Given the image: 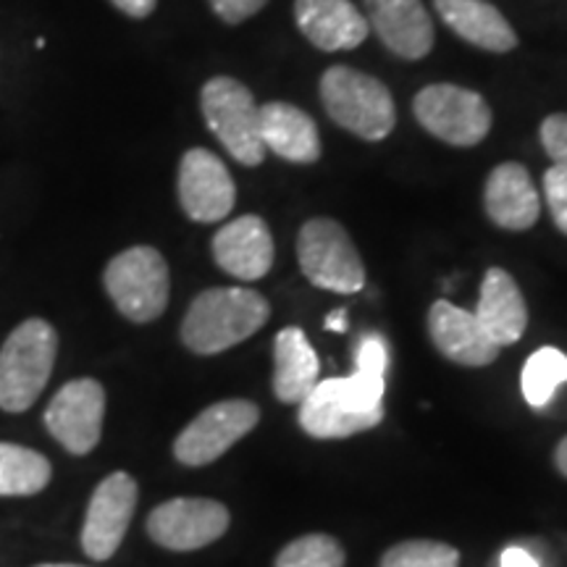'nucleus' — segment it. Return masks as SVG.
Wrapping results in <instances>:
<instances>
[{"label":"nucleus","mask_w":567,"mask_h":567,"mask_svg":"<svg viewBox=\"0 0 567 567\" xmlns=\"http://www.w3.org/2000/svg\"><path fill=\"white\" fill-rule=\"evenodd\" d=\"M140 486L134 476L124 471L111 473L90 496L82 526V551L95 563H105L122 547L126 530L137 509Z\"/></svg>","instance_id":"nucleus-12"},{"label":"nucleus","mask_w":567,"mask_h":567,"mask_svg":"<svg viewBox=\"0 0 567 567\" xmlns=\"http://www.w3.org/2000/svg\"><path fill=\"white\" fill-rule=\"evenodd\" d=\"M260 421V408L250 400H221L205 408L182 429L174 457L187 467H203L224 457Z\"/></svg>","instance_id":"nucleus-9"},{"label":"nucleus","mask_w":567,"mask_h":567,"mask_svg":"<svg viewBox=\"0 0 567 567\" xmlns=\"http://www.w3.org/2000/svg\"><path fill=\"white\" fill-rule=\"evenodd\" d=\"M51 460L30 446L0 442V496H34L51 484Z\"/></svg>","instance_id":"nucleus-23"},{"label":"nucleus","mask_w":567,"mask_h":567,"mask_svg":"<svg viewBox=\"0 0 567 567\" xmlns=\"http://www.w3.org/2000/svg\"><path fill=\"white\" fill-rule=\"evenodd\" d=\"M231 515L224 502L205 496H176L147 515V536L168 551H197L229 530Z\"/></svg>","instance_id":"nucleus-11"},{"label":"nucleus","mask_w":567,"mask_h":567,"mask_svg":"<svg viewBox=\"0 0 567 567\" xmlns=\"http://www.w3.org/2000/svg\"><path fill=\"white\" fill-rule=\"evenodd\" d=\"M473 316L478 318L484 334L499 347L520 342L528 326V305L517 281L505 268H488L481 281V297Z\"/></svg>","instance_id":"nucleus-18"},{"label":"nucleus","mask_w":567,"mask_h":567,"mask_svg":"<svg viewBox=\"0 0 567 567\" xmlns=\"http://www.w3.org/2000/svg\"><path fill=\"white\" fill-rule=\"evenodd\" d=\"M200 111L224 151L243 166H260L266 145L260 140V109L252 92L231 76H213L203 84Z\"/></svg>","instance_id":"nucleus-6"},{"label":"nucleus","mask_w":567,"mask_h":567,"mask_svg":"<svg viewBox=\"0 0 567 567\" xmlns=\"http://www.w3.org/2000/svg\"><path fill=\"white\" fill-rule=\"evenodd\" d=\"M429 331L436 350L457 365L484 368L499 358V347L484 334L478 318L450 300H436L431 305Z\"/></svg>","instance_id":"nucleus-16"},{"label":"nucleus","mask_w":567,"mask_h":567,"mask_svg":"<svg viewBox=\"0 0 567 567\" xmlns=\"http://www.w3.org/2000/svg\"><path fill=\"white\" fill-rule=\"evenodd\" d=\"M321 101L326 113L360 140H386L396 124L392 92L384 82L358 69L331 66L321 76Z\"/></svg>","instance_id":"nucleus-4"},{"label":"nucleus","mask_w":567,"mask_h":567,"mask_svg":"<svg viewBox=\"0 0 567 567\" xmlns=\"http://www.w3.org/2000/svg\"><path fill=\"white\" fill-rule=\"evenodd\" d=\"M555 465H557V471L567 478V436L559 439V444L555 450Z\"/></svg>","instance_id":"nucleus-33"},{"label":"nucleus","mask_w":567,"mask_h":567,"mask_svg":"<svg viewBox=\"0 0 567 567\" xmlns=\"http://www.w3.org/2000/svg\"><path fill=\"white\" fill-rule=\"evenodd\" d=\"M318 375L321 363L305 331L297 326L281 329L274 339V394L287 405H300L321 381Z\"/></svg>","instance_id":"nucleus-22"},{"label":"nucleus","mask_w":567,"mask_h":567,"mask_svg":"<svg viewBox=\"0 0 567 567\" xmlns=\"http://www.w3.org/2000/svg\"><path fill=\"white\" fill-rule=\"evenodd\" d=\"M105 421V389L95 379H71L48 402L45 423L48 434L59 442L69 455L84 457L101 444Z\"/></svg>","instance_id":"nucleus-10"},{"label":"nucleus","mask_w":567,"mask_h":567,"mask_svg":"<svg viewBox=\"0 0 567 567\" xmlns=\"http://www.w3.org/2000/svg\"><path fill=\"white\" fill-rule=\"evenodd\" d=\"M210 252L224 274L258 281L274 266V237L260 216H239L213 234Z\"/></svg>","instance_id":"nucleus-14"},{"label":"nucleus","mask_w":567,"mask_h":567,"mask_svg":"<svg viewBox=\"0 0 567 567\" xmlns=\"http://www.w3.org/2000/svg\"><path fill=\"white\" fill-rule=\"evenodd\" d=\"M542 145L557 172L567 174V113H551L542 122Z\"/></svg>","instance_id":"nucleus-27"},{"label":"nucleus","mask_w":567,"mask_h":567,"mask_svg":"<svg viewBox=\"0 0 567 567\" xmlns=\"http://www.w3.org/2000/svg\"><path fill=\"white\" fill-rule=\"evenodd\" d=\"M111 3L116 6L124 17L147 19L155 11V6H158V0H111Z\"/></svg>","instance_id":"nucleus-30"},{"label":"nucleus","mask_w":567,"mask_h":567,"mask_svg":"<svg viewBox=\"0 0 567 567\" xmlns=\"http://www.w3.org/2000/svg\"><path fill=\"white\" fill-rule=\"evenodd\" d=\"M34 567H84V565H71V563H45V565H34Z\"/></svg>","instance_id":"nucleus-34"},{"label":"nucleus","mask_w":567,"mask_h":567,"mask_svg":"<svg viewBox=\"0 0 567 567\" xmlns=\"http://www.w3.org/2000/svg\"><path fill=\"white\" fill-rule=\"evenodd\" d=\"M271 318V305L245 287H213L189 302L182 321V342L189 352L218 354L243 344Z\"/></svg>","instance_id":"nucleus-2"},{"label":"nucleus","mask_w":567,"mask_h":567,"mask_svg":"<svg viewBox=\"0 0 567 567\" xmlns=\"http://www.w3.org/2000/svg\"><path fill=\"white\" fill-rule=\"evenodd\" d=\"M484 205L488 218L507 231H526L542 216L534 179L520 163H499L486 179Z\"/></svg>","instance_id":"nucleus-19"},{"label":"nucleus","mask_w":567,"mask_h":567,"mask_svg":"<svg viewBox=\"0 0 567 567\" xmlns=\"http://www.w3.org/2000/svg\"><path fill=\"white\" fill-rule=\"evenodd\" d=\"M274 567H344V549L334 536L308 534L289 542Z\"/></svg>","instance_id":"nucleus-25"},{"label":"nucleus","mask_w":567,"mask_h":567,"mask_svg":"<svg viewBox=\"0 0 567 567\" xmlns=\"http://www.w3.org/2000/svg\"><path fill=\"white\" fill-rule=\"evenodd\" d=\"M103 287L126 321L153 323L168 308L172 274L155 247L137 245L111 258L103 271Z\"/></svg>","instance_id":"nucleus-5"},{"label":"nucleus","mask_w":567,"mask_h":567,"mask_svg":"<svg viewBox=\"0 0 567 567\" xmlns=\"http://www.w3.org/2000/svg\"><path fill=\"white\" fill-rule=\"evenodd\" d=\"M417 124L446 145L473 147L492 130V109L478 92L457 84H431L415 95Z\"/></svg>","instance_id":"nucleus-8"},{"label":"nucleus","mask_w":567,"mask_h":567,"mask_svg":"<svg viewBox=\"0 0 567 567\" xmlns=\"http://www.w3.org/2000/svg\"><path fill=\"white\" fill-rule=\"evenodd\" d=\"M176 193L184 216L197 224H216L229 216L237 203V187L229 168L216 153L205 147H193L182 155Z\"/></svg>","instance_id":"nucleus-13"},{"label":"nucleus","mask_w":567,"mask_h":567,"mask_svg":"<svg viewBox=\"0 0 567 567\" xmlns=\"http://www.w3.org/2000/svg\"><path fill=\"white\" fill-rule=\"evenodd\" d=\"M434 9L460 40L488 53H509L517 34L496 6L486 0H434Z\"/></svg>","instance_id":"nucleus-20"},{"label":"nucleus","mask_w":567,"mask_h":567,"mask_svg":"<svg viewBox=\"0 0 567 567\" xmlns=\"http://www.w3.org/2000/svg\"><path fill=\"white\" fill-rule=\"evenodd\" d=\"M563 384H567V354L557 347H542L523 365L520 389L530 408H547Z\"/></svg>","instance_id":"nucleus-24"},{"label":"nucleus","mask_w":567,"mask_h":567,"mask_svg":"<svg viewBox=\"0 0 567 567\" xmlns=\"http://www.w3.org/2000/svg\"><path fill=\"white\" fill-rule=\"evenodd\" d=\"M260 140L266 151L289 163H316L321 158V140L308 113L289 103L260 105Z\"/></svg>","instance_id":"nucleus-21"},{"label":"nucleus","mask_w":567,"mask_h":567,"mask_svg":"<svg viewBox=\"0 0 567 567\" xmlns=\"http://www.w3.org/2000/svg\"><path fill=\"white\" fill-rule=\"evenodd\" d=\"M295 21L326 53L352 51L368 38V19L352 0H295Z\"/></svg>","instance_id":"nucleus-17"},{"label":"nucleus","mask_w":567,"mask_h":567,"mask_svg":"<svg viewBox=\"0 0 567 567\" xmlns=\"http://www.w3.org/2000/svg\"><path fill=\"white\" fill-rule=\"evenodd\" d=\"M368 24L394 55L417 61L434 48V21L421 0H365Z\"/></svg>","instance_id":"nucleus-15"},{"label":"nucleus","mask_w":567,"mask_h":567,"mask_svg":"<svg viewBox=\"0 0 567 567\" xmlns=\"http://www.w3.org/2000/svg\"><path fill=\"white\" fill-rule=\"evenodd\" d=\"M326 329L329 331H347V310H334L326 318Z\"/></svg>","instance_id":"nucleus-32"},{"label":"nucleus","mask_w":567,"mask_h":567,"mask_svg":"<svg viewBox=\"0 0 567 567\" xmlns=\"http://www.w3.org/2000/svg\"><path fill=\"white\" fill-rule=\"evenodd\" d=\"M499 567H538L536 557L520 547H507L499 557Z\"/></svg>","instance_id":"nucleus-31"},{"label":"nucleus","mask_w":567,"mask_h":567,"mask_svg":"<svg viewBox=\"0 0 567 567\" xmlns=\"http://www.w3.org/2000/svg\"><path fill=\"white\" fill-rule=\"evenodd\" d=\"M59 358V331L45 318H27L0 347V410L19 415L40 400Z\"/></svg>","instance_id":"nucleus-3"},{"label":"nucleus","mask_w":567,"mask_h":567,"mask_svg":"<svg viewBox=\"0 0 567 567\" xmlns=\"http://www.w3.org/2000/svg\"><path fill=\"white\" fill-rule=\"evenodd\" d=\"M389 352L381 337H365L358 347V365L347 379L318 381L300 402L302 431L313 439H347L384 421Z\"/></svg>","instance_id":"nucleus-1"},{"label":"nucleus","mask_w":567,"mask_h":567,"mask_svg":"<svg viewBox=\"0 0 567 567\" xmlns=\"http://www.w3.org/2000/svg\"><path fill=\"white\" fill-rule=\"evenodd\" d=\"M297 260L313 287L354 295L365 287V266L350 234L334 218H310L297 237Z\"/></svg>","instance_id":"nucleus-7"},{"label":"nucleus","mask_w":567,"mask_h":567,"mask_svg":"<svg viewBox=\"0 0 567 567\" xmlns=\"http://www.w3.org/2000/svg\"><path fill=\"white\" fill-rule=\"evenodd\" d=\"M544 197H547L551 221L567 237V174L557 172L555 166L544 174Z\"/></svg>","instance_id":"nucleus-28"},{"label":"nucleus","mask_w":567,"mask_h":567,"mask_svg":"<svg viewBox=\"0 0 567 567\" xmlns=\"http://www.w3.org/2000/svg\"><path fill=\"white\" fill-rule=\"evenodd\" d=\"M379 567H460V551L452 544L431 538H410L394 544Z\"/></svg>","instance_id":"nucleus-26"},{"label":"nucleus","mask_w":567,"mask_h":567,"mask_svg":"<svg viewBox=\"0 0 567 567\" xmlns=\"http://www.w3.org/2000/svg\"><path fill=\"white\" fill-rule=\"evenodd\" d=\"M213 13L226 24H243L250 17H255L268 0H208Z\"/></svg>","instance_id":"nucleus-29"}]
</instances>
